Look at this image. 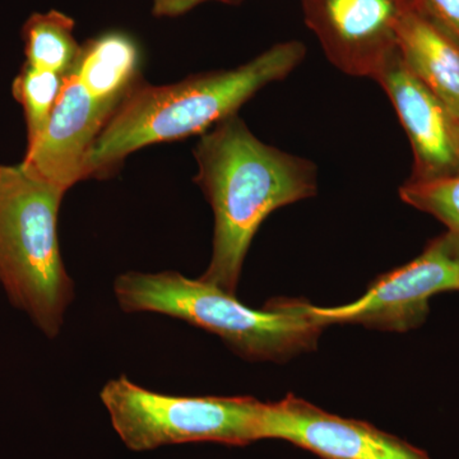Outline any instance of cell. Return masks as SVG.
Instances as JSON below:
<instances>
[{
	"label": "cell",
	"mask_w": 459,
	"mask_h": 459,
	"mask_svg": "<svg viewBox=\"0 0 459 459\" xmlns=\"http://www.w3.org/2000/svg\"><path fill=\"white\" fill-rule=\"evenodd\" d=\"M195 183L212 208V255L205 282L237 294L247 250L264 220L318 193V168L310 160L271 146L238 115L201 135L193 151Z\"/></svg>",
	"instance_id": "1"
},
{
	"label": "cell",
	"mask_w": 459,
	"mask_h": 459,
	"mask_svg": "<svg viewBox=\"0 0 459 459\" xmlns=\"http://www.w3.org/2000/svg\"><path fill=\"white\" fill-rule=\"evenodd\" d=\"M307 47L279 42L232 69L190 75L180 82H138L120 101L91 148L83 180L105 179L141 148L202 135L238 111L259 91L285 80L304 62Z\"/></svg>",
	"instance_id": "2"
},
{
	"label": "cell",
	"mask_w": 459,
	"mask_h": 459,
	"mask_svg": "<svg viewBox=\"0 0 459 459\" xmlns=\"http://www.w3.org/2000/svg\"><path fill=\"white\" fill-rule=\"evenodd\" d=\"M114 294L124 312L184 320L249 361L286 362L313 351L325 329L304 312V299H273L253 309L212 283L174 271L126 272L115 280Z\"/></svg>",
	"instance_id": "3"
},
{
	"label": "cell",
	"mask_w": 459,
	"mask_h": 459,
	"mask_svg": "<svg viewBox=\"0 0 459 459\" xmlns=\"http://www.w3.org/2000/svg\"><path fill=\"white\" fill-rule=\"evenodd\" d=\"M65 193L22 162L0 166V282L49 338L59 334L74 296L57 240Z\"/></svg>",
	"instance_id": "4"
},
{
	"label": "cell",
	"mask_w": 459,
	"mask_h": 459,
	"mask_svg": "<svg viewBox=\"0 0 459 459\" xmlns=\"http://www.w3.org/2000/svg\"><path fill=\"white\" fill-rule=\"evenodd\" d=\"M100 398L114 430L133 452L186 443L244 446L263 440L267 402L255 397L159 394L122 376L108 380Z\"/></svg>",
	"instance_id": "5"
},
{
	"label": "cell",
	"mask_w": 459,
	"mask_h": 459,
	"mask_svg": "<svg viewBox=\"0 0 459 459\" xmlns=\"http://www.w3.org/2000/svg\"><path fill=\"white\" fill-rule=\"evenodd\" d=\"M459 290V238L439 235L413 261L386 272L351 304L316 307L304 301V312L320 327L360 325L385 332H407L427 320L433 296Z\"/></svg>",
	"instance_id": "6"
},
{
	"label": "cell",
	"mask_w": 459,
	"mask_h": 459,
	"mask_svg": "<svg viewBox=\"0 0 459 459\" xmlns=\"http://www.w3.org/2000/svg\"><path fill=\"white\" fill-rule=\"evenodd\" d=\"M304 21L329 62L376 80L398 54V30L416 0H300Z\"/></svg>",
	"instance_id": "7"
},
{
	"label": "cell",
	"mask_w": 459,
	"mask_h": 459,
	"mask_svg": "<svg viewBox=\"0 0 459 459\" xmlns=\"http://www.w3.org/2000/svg\"><path fill=\"white\" fill-rule=\"evenodd\" d=\"M262 437L285 440L322 459H431L370 422L334 415L294 394L267 402Z\"/></svg>",
	"instance_id": "8"
},
{
	"label": "cell",
	"mask_w": 459,
	"mask_h": 459,
	"mask_svg": "<svg viewBox=\"0 0 459 459\" xmlns=\"http://www.w3.org/2000/svg\"><path fill=\"white\" fill-rule=\"evenodd\" d=\"M391 100L413 153L410 179L433 180L459 174V120L400 56L376 77Z\"/></svg>",
	"instance_id": "9"
},
{
	"label": "cell",
	"mask_w": 459,
	"mask_h": 459,
	"mask_svg": "<svg viewBox=\"0 0 459 459\" xmlns=\"http://www.w3.org/2000/svg\"><path fill=\"white\" fill-rule=\"evenodd\" d=\"M117 105L100 101L71 74L47 128L27 147L22 164L63 190L83 180V165L105 124Z\"/></svg>",
	"instance_id": "10"
},
{
	"label": "cell",
	"mask_w": 459,
	"mask_h": 459,
	"mask_svg": "<svg viewBox=\"0 0 459 459\" xmlns=\"http://www.w3.org/2000/svg\"><path fill=\"white\" fill-rule=\"evenodd\" d=\"M398 56L459 120V42L419 8H411L398 30Z\"/></svg>",
	"instance_id": "11"
},
{
	"label": "cell",
	"mask_w": 459,
	"mask_h": 459,
	"mask_svg": "<svg viewBox=\"0 0 459 459\" xmlns=\"http://www.w3.org/2000/svg\"><path fill=\"white\" fill-rule=\"evenodd\" d=\"M141 50L137 41L123 31H108L81 45L72 77L92 98L119 105L141 82Z\"/></svg>",
	"instance_id": "12"
},
{
	"label": "cell",
	"mask_w": 459,
	"mask_h": 459,
	"mask_svg": "<svg viewBox=\"0 0 459 459\" xmlns=\"http://www.w3.org/2000/svg\"><path fill=\"white\" fill-rule=\"evenodd\" d=\"M74 27V18L56 9L30 16L22 29L26 65L68 75L81 50Z\"/></svg>",
	"instance_id": "13"
},
{
	"label": "cell",
	"mask_w": 459,
	"mask_h": 459,
	"mask_svg": "<svg viewBox=\"0 0 459 459\" xmlns=\"http://www.w3.org/2000/svg\"><path fill=\"white\" fill-rule=\"evenodd\" d=\"M66 75L23 65L14 78V99L22 105L27 126V147L41 137L62 95Z\"/></svg>",
	"instance_id": "14"
},
{
	"label": "cell",
	"mask_w": 459,
	"mask_h": 459,
	"mask_svg": "<svg viewBox=\"0 0 459 459\" xmlns=\"http://www.w3.org/2000/svg\"><path fill=\"white\" fill-rule=\"evenodd\" d=\"M398 193L402 202L435 217L459 238V174L433 180L409 179Z\"/></svg>",
	"instance_id": "15"
},
{
	"label": "cell",
	"mask_w": 459,
	"mask_h": 459,
	"mask_svg": "<svg viewBox=\"0 0 459 459\" xmlns=\"http://www.w3.org/2000/svg\"><path fill=\"white\" fill-rule=\"evenodd\" d=\"M416 4L443 31L459 42V0H416Z\"/></svg>",
	"instance_id": "16"
},
{
	"label": "cell",
	"mask_w": 459,
	"mask_h": 459,
	"mask_svg": "<svg viewBox=\"0 0 459 459\" xmlns=\"http://www.w3.org/2000/svg\"><path fill=\"white\" fill-rule=\"evenodd\" d=\"M205 2L230 4V0H152V13L155 17H179Z\"/></svg>",
	"instance_id": "17"
},
{
	"label": "cell",
	"mask_w": 459,
	"mask_h": 459,
	"mask_svg": "<svg viewBox=\"0 0 459 459\" xmlns=\"http://www.w3.org/2000/svg\"><path fill=\"white\" fill-rule=\"evenodd\" d=\"M243 2V0H230V4H238V3Z\"/></svg>",
	"instance_id": "18"
}]
</instances>
